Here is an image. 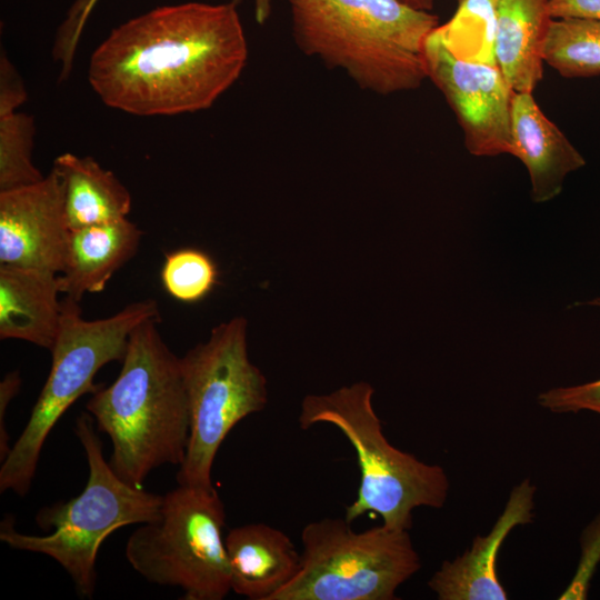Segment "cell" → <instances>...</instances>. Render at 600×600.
Returning <instances> with one entry per match:
<instances>
[{
	"label": "cell",
	"instance_id": "obj_1",
	"mask_svg": "<svg viewBox=\"0 0 600 600\" xmlns=\"http://www.w3.org/2000/svg\"><path fill=\"white\" fill-rule=\"evenodd\" d=\"M237 6H161L119 24L90 58L91 88L106 106L139 117L211 108L248 62Z\"/></svg>",
	"mask_w": 600,
	"mask_h": 600
},
{
	"label": "cell",
	"instance_id": "obj_2",
	"mask_svg": "<svg viewBox=\"0 0 600 600\" xmlns=\"http://www.w3.org/2000/svg\"><path fill=\"white\" fill-rule=\"evenodd\" d=\"M158 321L146 320L132 330L117 379L86 406L111 441L112 470L137 488L160 466L180 467L190 434L181 360L162 340Z\"/></svg>",
	"mask_w": 600,
	"mask_h": 600
},
{
	"label": "cell",
	"instance_id": "obj_3",
	"mask_svg": "<svg viewBox=\"0 0 600 600\" xmlns=\"http://www.w3.org/2000/svg\"><path fill=\"white\" fill-rule=\"evenodd\" d=\"M299 50L339 69L360 88L388 96L428 78L423 48L439 26L401 0H287Z\"/></svg>",
	"mask_w": 600,
	"mask_h": 600
},
{
	"label": "cell",
	"instance_id": "obj_4",
	"mask_svg": "<svg viewBox=\"0 0 600 600\" xmlns=\"http://www.w3.org/2000/svg\"><path fill=\"white\" fill-rule=\"evenodd\" d=\"M93 418L81 413L74 424L87 458L89 478L77 497L42 508L37 523L49 534L19 532L12 517L0 524V540L10 548L42 553L57 561L70 576L79 596L91 599L97 582L96 561L108 536L121 527L156 519L163 496L123 481L107 462L93 427Z\"/></svg>",
	"mask_w": 600,
	"mask_h": 600
},
{
	"label": "cell",
	"instance_id": "obj_5",
	"mask_svg": "<svg viewBox=\"0 0 600 600\" xmlns=\"http://www.w3.org/2000/svg\"><path fill=\"white\" fill-rule=\"evenodd\" d=\"M372 396L373 388L363 381L328 394L307 396L298 422L301 429L329 423L354 449L360 484L356 499L346 507L348 522L372 513L388 528L409 530L416 508L443 507L449 480L440 466L422 462L387 440Z\"/></svg>",
	"mask_w": 600,
	"mask_h": 600
},
{
	"label": "cell",
	"instance_id": "obj_6",
	"mask_svg": "<svg viewBox=\"0 0 600 600\" xmlns=\"http://www.w3.org/2000/svg\"><path fill=\"white\" fill-rule=\"evenodd\" d=\"M59 333L52 363L30 418L0 468V491L23 497L30 490L46 439L62 414L81 396L93 394L97 372L122 361L132 330L149 319H160L157 301H136L116 314L97 320L81 316L78 301H61Z\"/></svg>",
	"mask_w": 600,
	"mask_h": 600
},
{
	"label": "cell",
	"instance_id": "obj_7",
	"mask_svg": "<svg viewBox=\"0 0 600 600\" xmlns=\"http://www.w3.org/2000/svg\"><path fill=\"white\" fill-rule=\"evenodd\" d=\"M224 523L213 486L179 484L128 538L126 558L147 581L181 589L183 600H222L232 590Z\"/></svg>",
	"mask_w": 600,
	"mask_h": 600
},
{
	"label": "cell",
	"instance_id": "obj_8",
	"mask_svg": "<svg viewBox=\"0 0 600 600\" xmlns=\"http://www.w3.org/2000/svg\"><path fill=\"white\" fill-rule=\"evenodd\" d=\"M181 369L190 434L178 484L211 487L214 458L231 429L267 403V380L248 357L247 320L236 317L190 349Z\"/></svg>",
	"mask_w": 600,
	"mask_h": 600
},
{
	"label": "cell",
	"instance_id": "obj_9",
	"mask_svg": "<svg viewBox=\"0 0 600 600\" xmlns=\"http://www.w3.org/2000/svg\"><path fill=\"white\" fill-rule=\"evenodd\" d=\"M301 567L270 600H392L421 567L408 530L383 524L354 531L323 518L301 531Z\"/></svg>",
	"mask_w": 600,
	"mask_h": 600
},
{
	"label": "cell",
	"instance_id": "obj_10",
	"mask_svg": "<svg viewBox=\"0 0 600 600\" xmlns=\"http://www.w3.org/2000/svg\"><path fill=\"white\" fill-rule=\"evenodd\" d=\"M423 59L427 77L457 117L467 150L477 157L510 154L514 91L499 68L459 60L434 30L426 40Z\"/></svg>",
	"mask_w": 600,
	"mask_h": 600
},
{
	"label": "cell",
	"instance_id": "obj_11",
	"mask_svg": "<svg viewBox=\"0 0 600 600\" xmlns=\"http://www.w3.org/2000/svg\"><path fill=\"white\" fill-rule=\"evenodd\" d=\"M70 232L62 181L52 169L39 182L0 191V264L59 274Z\"/></svg>",
	"mask_w": 600,
	"mask_h": 600
},
{
	"label": "cell",
	"instance_id": "obj_12",
	"mask_svg": "<svg viewBox=\"0 0 600 600\" xmlns=\"http://www.w3.org/2000/svg\"><path fill=\"white\" fill-rule=\"evenodd\" d=\"M536 487L522 480L509 496L502 513L487 536H477L471 549L454 560H446L428 582L440 600H507L497 561L499 550L512 529L533 519Z\"/></svg>",
	"mask_w": 600,
	"mask_h": 600
},
{
	"label": "cell",
	"instance_id": "obj_13",
	"mask_svg": "<svg viewBox=\"0 0 600 600\" xmlns=\"http://www.w3.org/2000/svg\"><path fill=\"white\" fill-rule=\"evenodd\" d=\"M510 131V154L528 169L534 202L553 199L564 178L586 166L582 154L543 113L531 92H514Z\"/></svg>",
	"mask_w": 600,
	"mask_h": 600
},
{
	"label": "cell",
	"instance_id": "obj_14",
	"mask_svg": "<svg viewBox=\"0 0 600 600\" xmlns=\"http://www.w3.org/2000/svg\"><path fill=\"white\" fill-rule=\"evenodd\" d=\"M224 543L231 589L250 600H270L301 567V553L291 539L266 523L232 528Z\"/></svg>",
	"mask_w": 600,
	"mask_h": 600
},
{
	"label": "cell",
	"instance_id": "obj_15",
	"mask_svg": "<svg viewBox=\"0 0 600 600\" xmlns=\"http://www.w3.org/2000/svg\"><path fill=\"white\" fill-rule=\"evenodd\" d=\"M58 273L0 264V339L54 347L61 321Z\"/></svg>",
	"mask_w": 600,
	"mask_h": 600
},
{
	"label": "cell",
	"instance_id": "obj_16",
	"mask_svg": "<svg viewBox=\"0 0 600 600\" xmlns=\"http://www.w3.org/2000/svg\"><path fill=\"white\" fill-rule=\"evenodd\" d=\"M142 231L128 218L70 232L66 266L58 274L60 293L80 302L104 290L113 273L138 251Z\"/></svg>",
	"mask_w": 600,
	"mask_h": 600
},
{
	"label": "cell",
	"instance_id": "obj_17",
	"mask_svg": "<svg viewBox=\"0 0 600 600\" xmlns=\"http://www.w3.org/2000/svg\"><path fill=\"white\" fill-rule=\"evenodd\" d=\"M549 0H494L497 67L514 92H533L543 76L552 18Z\"/></svg>",
	"mask_w": 600,
	"mask_h": 600
},
{
	"label": "cell",
	"instance_id": "obj_18",
	"mask_svg": "<svg viewBox=\"0 0 600 600\" xmlns=\"http://www.w3.org/2000/svg\"><path fill=\"white\" fill-rule=\"evenodd\" d=\"M52 170L63 186L64 209L71 230L127 218L131 194L110 170L92 157L58 156Z\"/></svg>",
	"mask_w": 600,
	"mask_h": 600
},
{
	"label": "cell",
	"instance_id": "obj_19",
	"mask_svg": "<svg viewBox=\"0 0 600 600\" xmlns=\"http://www.w3.org/2000/svg\"><path fill=\"white\" fill-rule=\"evenodd\" d=\"M543 60L564 78L599 76L600 21L552 19Z\"/></svg>",
	"mask_w": 600,
	"mask_h": 600
},
{
	"label": "cell",
	"instance_id": "obj_20",
	"mask_svg": "<svg viewBox=\"0 0 600 600\" xmlns=\"http://www.w3.org/2000/svg\"><path fill=\"white\" fill-rule=\"evenodd\" d=\"M456 14L434 32L459 60L497 66L494 0H459Z\"/></svg>",
	"mask_w": 600,
	"mask_h": 600
},
{
	"label": "cell",
	"instance_id": "obj_21",
	"mask_svg": "<svg viewBox=\"0 0 600 600\" xmlns=\"http://www.w3.org/2000/svg\"><path fill=\"white\" fill-rule=\"evenodd\" d=\"M34 120L20 111L0 114V191L39 182L44 178L32 161Z\"/></svg>",
	"mask_w": 600,
	"mask_h": 600
},
{
	"label": "cell",
	"instance_id": "obj_22",
	"mask_svg": "<svg viewBox=\"0 0 600 600\" xmlns=\"http://www.w3.org/2000/svg\"><path fill=\"white\" fill-rule=\"evenodd\" d=\"M166 291L182 302H197L208 296L218 282L216 263L207 253L184 248L166 257L161 269Z\"/></svg>",
	"mask_w": 600,
	"mask_h": 600
},
{
	"label": "cell",
	"instance_id": "obj_23",
	"mask_svg": "<svg viewBox=\"0 0 600 600\" xmlns=\"http://www.w3.org/2000/svg\"><path fill=\"white\" fill-rule=\"evenodd\" d=\"M98 1L74 0L57 29L52 57L60 64V81H66L71 73L81 34Z\"/></svg>",
	"mask_w": 600,
	"mask_h": 600
},
{
	"label": "cell",
	"instance_id": "obj_24",
	"mask_svg": "<svg viewBox=\"0 0 600 600\" xmlns=\"http://www.w3.org/2000/svg\"><path fill=\"white\" fill-rule=\"evenodd\" d=\"M576 304L600 307V297ZM541 407L557 413L591 411L600 414V379L547 390L539 394Z\"/></svg>",
	"mask_w": 600,
	"mask_h": 600
},
{
	"label": "cell",
	"instance_id": "obj_25",
	"mask_svg": "<svg viewBox=\"0 0 600 600\" xmlns=\"http://www.w3.org/2000/svg\"><path fill=\"white\" fill-rule=\"evenodd\" d=\"M27 100L22 78L4 50L0 56V114L17 111Z\"/></svg>",
	"mask_w": 600,
	"mask_h": 600
},
{
	"label": "cell",
	"instance_id": "obj_26",
	"mask_svg": "<svg viewBox=\"0 0 600 600\" xmlns=\"http://www.w3.org/2000/svg\"><path fill=\"white\" fill-rule=\"evenodd\" d=\"M552 19H582L600 21V0H549Z\"/></svg>",
	"mask_w": 600,
	"mask_h": 600
},
{
	"label": "cell",
	"instance_id": "obj_27",
	"mask_svg": "<svg viewBox=\"0 0 600 600\" xmlns=\"http://www.w3.org/2000/svg\"><path fill=\"white\" fill-rule=\"evenodd\" d=\"M21 377L18 371H11L4 376L0 382V462H2L11 450L10 437L6 426V412L9 402L16 397L21 387Z\"/></svg>",
	"mask_w": 600,
	"mask_h": 600
},
{
	"label": "cell",
	"instance_id": "obj_28",
	"mask_svg": "<svg viewBox=\"0 0 600 600\" xmlns=\"http://www.w3.org/2000/svg\"><path fill=\"white\" fill-rule=\"evenodd\" d=\"M239 4L241 0H231ZM254 1V18L259 24H264L272 12V0H253Z\"/></svg>",
	"mask_w": 600,
	"mask_h": 600
},
{
	"label": "cell",
	"instance_id": "obj_29",
	"mask_svg": "<svg viewBox=\"0 0 600 600\" xmlns=\"http://www.w3.org/2000/svg\"><path fill=\"white\" fill-rule=\"evenodd\" d=\"M402 2L420 10L430 11L433 8L434 0H401Z\"/></svg>",
	"mask_w": 600,
	"mask_h": 600
},
{
	"label": "cell",
	"instance_id": "obj_30",
	"mask_svg": "<svg viewBox=\"0 0 600 600\" xmlns=\"http://www.w3.org/2000/svg\"><path fill=\"white\" fill-rule=\"evenodd\" d=\"M459 1V0H458Z\"/></svg>",
	"mask_w": 600,
	"mask_h": 600
}]
</instances>
